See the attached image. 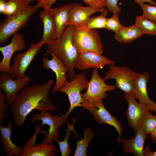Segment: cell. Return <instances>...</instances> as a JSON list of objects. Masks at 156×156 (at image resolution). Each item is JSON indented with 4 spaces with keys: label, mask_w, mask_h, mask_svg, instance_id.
<instances>
[{
    "label": "cell",
    "mask_w": 156,
    "mask_h": 156,
    "mask_svg": "<svg viewBox=\"0 0 156 156\" xmlns=\"http://www.w3.org/2000/svg\"><path fill=\"white\" fill-rule=\"evenodd\" d=\"M53 83L49 80L42 84H35L21 90L17 94L10 105L15 125L21 127L26 117L35 109L41 112L58 110L49 97L50 89Z\"/></svg>",
    "instance_id": "cell-1"
},
{
    "label": "cell",
    "mask_w": 156,
    "mask_h": 156,
    "mask_svg": "<svg viewBox=\"0 0 156 156\" xmlns=\"http://www.w3.org/2000/svg\"><path fill=\"white\" fill-rule=\"evenodd\" d=\"M74 27L72 25L67 26L60 38L53 44H47L46 49L49 54L55 55L63 62L68 69L71 80L76 74L74 68L79 54L72 42Z\"/></svg>",
    "instance_id": "cell-2"
},
{
    "label": "cell",
    "mask_w": 156,
    "mask_h": 156,
    "mask_svg": "<svg viewBox=\"0 0 156 156\" xmlns=\"http://www.w3.org/2000/svg\"><path fill=\"white\" fill-rule=\"evenodd\" d=\"M37 5L25 4L16 14L8 17L0 25V44H4L9 38L23 27L30 17L37 12Z\"/></svg>",
    "instance_id": "cell-3"
},
{
    "label": "cell",
    "mask_w": 156,
    "mask_h": 156,
    "mask_svg": "<svg viewBox=\"0 0 156 156\" xmlns=\"http://www.w3.org/2000/svg\"><path fill=\"white\" fill-rule=\"evenodd\" d=\"M73 45L79 53L92 51L101 54L104 47L97 31L74 26L72 37Z\"/></svg>",
    "instance_id": "cell-4"
},
{
    "label": "cell",
    "mask_w": 156,
    "mask_h": 156,
    "mask_svg": "<svg viewBox=\"0 0 156 156\" xmlns=\"http://www.w3.org/2000/svg\"><path fill=\"white\" fill-rule=\"evenodd\" d=\"M88 82L86 75L79 73L59 90V92H64L68 95L70 104L68 112L63 115L64 124L66 123L67 117L72 110L77 107H81L83 99L81 91L87 89Z\"/></svg>",
    "instance_id": "cell-5"
},
{
    "label": "cell",
    "mask_w": 156,
    "mask_h": 156,
    "mask_svg": "<svg viewBox=\"0 0 156 156\" xmlns=\"http://www.w3.org/2000/svg\"><path fill=\"white\" fill-rule=\"evenodd\" d=\"M109 70L103 78L105 81L113 79L116 80L117 88L125 93L131 95L132 92L134 81L141 73L133 71L126 66H117L114 64L108 66Z\"/></svg>",
    "instance_id": "cell-6"
},
{
    "label": "cell",
    "mask_w": 156,
    "mask_h": 156,
    "mask_svg": "<svg viewBox=\"0 0 156 156\" xmlns=\"http://www.w3.org/2000/svg\"><path fill=\"white\" fill-rule=\"evenodd\" d=\"M103 100L101 99L88 103L82 102L81 107L92 114L94 119L98 123L107 124L115 128L118 134L116 147L120 142L123 131V127L120 121L112 116L106 109Z\"/></svg>",
    "instance_id": "cell-7"
},
{
    "label": "cell",
    "mask_w": 156,
    "mask_h": 156,
    "mask_svg": "<svg viewBox=\"0 0 156 156\" xmlns=\"http://www.w3.org/2000/svg\"><path fill=\"white\" fill-rule=\"evenodd\" d=\"M98 69L93 68L92 77L89 81L87 91L82 94V102L89 103L101 99H105L107 96V92L116 90V85H109L101 78Z\"/></svg>",
    "instance_id": "cell-8"
},
{
    "label": "cell",
    "mask_w": 156,
    "mask_h": 156,
    "mask_svg": "<svg viewBox=\"0 0 156 156\" xmlns=\"http://www.w3.org/2000/svg\"><path fill=\"white\" fill-rule=\"evenodd\" d=\"M43 44L41 40L37 43L31 44L25 52L17 53L14 56V62L9 73L13 78L23 77L26 75V70Z\"/></svg>",
    "instance_id": "cell-9"
},
{
    "label": "cell",
    "mask_w": 156,
    "mask_h": 156,
    "mask_svg": "<svg viewBox=\"0 0 156 156\" xmlns=\"http://www.w3.org/2000/svg\"><path fill=\"white\" fill-rule=\"evenodd\" d=\"M43 111L36 114L33 116L32 122L36 120L41 121L40 126L47 125L49 126L47 129V134L42 140L43 142L47 144H51L53 140L56 142L60 141L58 132V128L64 124V117L63 115L57 114L53 116L48 112Z\"/></svg>",
    "instance_id": "cell-10"
},
{
    "label": "cell",
    "mask_w": 156,
    "mask_h": 156,
    "mask_svg": "<svg viewBox=\"0 0 156 156\" xmlns=\"http://www.w3.org/2000/svg\"><path fill=\"white\" fill-rule=\"evenodd\" d=\"M30 81V78L26 75L23 77L14 79L9 73L1 72L0 75V88L6 94L8 105H11L17 93L25 88Z\"/></svg>",
    "instance_id": "cell-11"
},
{
    "label": "cell",
    "mask_w": 156,
    "mask_h": 156,
    "mask_svg": "<svg viewBox=\"0 0 156 156\" xmlns=\"http://www.w3.org/2000/svg\"><path fill=\"white\" fill-rule=\"evenodd\" d=\"M26 48V44L23 36L18 32L13 35L10 43L0 47L3 59L0 62V72L10 73L11 58L16 51L21 52Z\"/></svg>",
    "instance_id": "cell-12"
},
{
    "label": "cell",
    "mask_w": 156,
    "mask_h": 156,
    "mask_svg": "<svg viewBox=\"0 0 156 156\" xmlns=\"http://www.w3.org/2000/svg\"><path fill=\"white\" fill-rule=\"evenodd\" d=\"M124 97L128 104L125 114L128 123L133 129L135 135L144 115L149 110L145 105L137 103L131 95L125 93Z\"/></svg>",
    "instance_id": "cell-13"
},
{
    "label": "cell",
    "mask_w": 156,
    "mask_h": 156,
    "mask_svg": "<svg viewBox=\"0 0 156 156\" xmlns=\"http://www.w3.org/2000/svg\"><path fill=\"white\" fill-rule=\"evenodd\" d=\"M114 64V61L102 56L101 54L89 51L79 53L75 68L81 70L92 68L101 69L105 66Z\"/></svg>",
    "instance_id": "cell-14"
},
{
    "label": "cell",
    "mask_w": 156,
    "mask_h": 156,
    "mask_svg": "<svg viewBox=\"0 0 156 156\" xmlns=\"http://www.w3.org/2000/svg\"><path fill=\"white\" fill-rule=\"evenodd\" d=\"M150 79L148 73H141L135 80L131 94L140 103L145 105L150 111L156 113V103L150 98L147 91V84Z\"/></svg>",
    "instance_id": "cell-15"
},
{
    "label": "cell",
    "mask_w": 156,
    "mask_h": 156,
    "mask_svg": "<svg viewBox=\"0 0 156 156\" xmlns=\"http://www.w3.org/2000/svg\"><path fill=\"white\" fill-rule=\"evenodd\" d=\"M51 59L49 60L46 56L42 59L43 67L47 70L53 71L56 76V81L53 88L54 93L59 91V90L68 81L66 77V73L68 70L63 62L54 54L51 55Z\"/></svg>",
    "instance_id": "cell-16"
},
{
    "label": "cell",
    "mask_w": 156,
    "mask_h": 156,
    "mask_svg": "<svg viewBox=\"0 0 156 156\" xmlns=\"http://www.w3.org/2000/svg\"><path fill=\"white\" fill-rule=\"evenodd\" d=\"M104 9L90 6L84 7L79 3H72L66 26L72 25L76 27H81L91 15L97 12H101Z\"/></svg>",
    "instance_id": "cell-17"
},
{
    "label": "cell",
    "mask_w": 156,
    "mask_h": 156,
    "mask_svg": "<svg viewBox=\"0 0 156 156\" xmlns=\"http://www.w3.org/2000/svg\"><path fill=\"white\" fill-rule=\"evenodd\" d=\"M135 135L128 139L120 138V142L122 144L123 153H132L135 156H144V141L150 136L142 129L140 126L137 129Z\"/></svg>",
    "instance_id": "cell-18"
},
{
    "label": "cell",
    "mask_w": 156,
    "mask_h": 156,
    "mask_svg": "<svg viewBox=\"0 0 156 156\" xmlns=\"http://www.w3.org/2000/svg\"><path fill=\"white\" fill-rule=\"evenodd\" d=\"M72 6V3L46 9L55 23L57 39L61 37L67 26L66 22Z\"/></svg>",
    "instance_id": "cell-19"
},
{
    "label": "cell",
    "mask_w": 156,
    "mask_h": 156,
    "mask_svg": "<svg viewBox=\"0 0 156 156\" xmlns=\"http://www.w3.org/2000/svg\"><path fill=\"white\" fill-rule=\"evenodd\" d=\"M43 23V33L41 40L44 44H51L57 40L56 28L54 21L47 10H43L39 14Z\"/></svg>",
    "instance_id": "cell-20"
},
{
    "label": "cell",
    "mask_w": 156,
    "mask_h": 156,
    "mask_svg": "<svg viewBox=\"0 0 156 156\" xmlns=\"http://www.w3.org/2000/svg\"><path fill=\"white\" fill-rule=\"evenodd\" d=\"M13 127L10 121H8L6 127L0 125L1 141L4 147V151L8 156H22L23 153V147H20L13 143L11 140Z\"/></svg>",
    "instance_id": "cell-21"
},
{
    "label": "cell",
    "mask_w": 156,
    "mask_h": 156,
    "mask_svg": "<svg viewBox=\"0 0 156 156\" xmlns=\"http://www.w3.org/2000/svg\"><path fill=\"white\" fill-rule=\"evenodd\" d=\"M22 156H53L56 154L55 146L43 142L38 145L26 146L23 147Z\"/></svg>",
    "instance_id": "cell-22"
},
{
    "label": "cell",
    "mask_w": 156,
    "mask_h": 156,
    "mask_svg": "<svg viewBox=\"0 0 156 156\" xmlns=\"http://www.w3.org/2000/svg\"><path fill=\"white\" fill-rule=\"evenodd\" d=\"M144 34L142 31L135 24L127 27L123 26L119 29L114 36L118 42L123 44L129 43Z\"/></svg>",
    "instance_id": "cell-23"
},
{
    "label": "cell",
    "mask_w": 156,
    "mask_h": 156,
    "mask_svg": "<svg viewBox=\"0 0 156 156\" xmlns=\"http://www.w3.org/2000/svg\"><path fill=\"white\" fill-rule=\"evenodd\" d=\"M83 137L77 142L74 156H87L89 143L94 138V132L90 127H86L83 131Z\"/></svg>",
    "instance_id": "cell-24"
},
{
    "label": "cell",
    "mask_w": 156,
    "mask_h": 156,
    "mask_svg": "<svg viewBox=\"0 0 156 156\" xmlns=\"http://www.w3.org/2000/svg\"><path fill=\"white\" fill-rule=\"evenodd\" d=\"M144 34L156 36V22L150 20L142 15L135 17V23Z\"/></svg>",
    "instance_id": "cell-25"
},
{
    "label": "cell",
    "mask_w": 156,
    "mask_h": 156,
    "mask_svg": "<svg viewBox=\"0 0 156 156\" xmlns=\"http://www.w3.org/2000/svg\"><path fill=\"white\" fill-rule=\"evenodd\" d=\"M107 10L104 9L98 16L89 17L81 27L86 29L105 28Z\"/></svg>",
    "instance_id": "cell-26"
},
{
    "label": "cell",
    "mask_w": 156,
    "mask_h": 156,
    "mask_svg": "<svg viewBox=\"0 0 156 156\" xmlns=\"http://www.w3.org/2000/svg\"><path fill=\"white\" fill-rule=\"evenodd\" d=\"M57 0H37V5L43 10L51 7V5ZM86 4L91 7L104 9L105 3L103 0H83Z\"/></svg>",
    "instance_id": "cell-27"
},
{
    "label": "cell",
    "mask_w": 156,
    "mask_h": 156,
    "mask_svg": "<svg viewBox=\"0 0 156 156\" xmlns=\"http://www.w3.org/2000/svg\"><path fill=\"white\" fill-rule=\"evenodd\" d=\"M76 119L73 120L72 124L70 125L68 123H67V128L66 129V135L64 140L62 141H58L59 147L62 156H68L72 151L68 142V140L70 136L72 134V131H75L73 124Z\"/></svg>",
    "instance_id": "cell-28"
},
{
    "label": "cell",
    "mask_w": 156,
    "mask_h": 156,
    "mask_svg": "<svg viewBox=\"0 0 156 156\" xmlns=\"http://www.w3.org/2000/svg\"><path fill=\"white\" fill-rule=\"evenodd\" d=\"M140 127L146 133L150 135L156 127V116L152 114L150 111H147L141 121Z\"/></svg>",
    "instance_id": "cell-29"
},
{
    "label": "cell",
    "mask_w": 156,
    "mask_h": 156,
    "mask_svg": "<svg viewBox=\"0 0 156 156\" xmlns=\"http://www.w3.org/2000/svg\"><path fill=\"white\" fill-rule=\"evenodd\" d=\"M4 15L8 17L19 12L24 4L22 0H7Z\"/></svg>",
    "instance_id": "cell-30"
},
{
    "label": "cell",
    "mask_w": 156,
    "mask_h": 156,
    "mask_svg": "<svg viewBox=\"0 0 156 156\" xmlns=\"http://www.w3.org/2000/svg\"><path fill=\"white\" fill-rule=\"evenodd\" d=\"M118 14H113L110 18H106L105 29L112 31L115 33L119 29L123 26L119 21Z\"/></svg>",
    "instance_id": "cell-31"
},
{
    "label": "cell",
    "mask_w": 156,
    "mask_h": 156,
    "mask_svg": "<svg viewBox=\"0 0 156 156\" xmlns=\"http://www.w3.org/2000/svg\"><path fill=\"white\" fill-rule=\"evenodd\" d=\"M143 11L142 15L156 22V6L142 3L138 4Z\"/></svg>",
    "instance_id": "cell-32"
},
{
    "label": "cell",
    "mask_w": 156,
    "mask_h": 156,
    "mask_svg": "<svg viewBox=\"0 0 156 156\" xmlns=\"http://www.w3.org/2000/svg\"><path fill=\"white\" fill-rule=\"evenodd\" d=\"M6 94L3 91L0 90V123L3 124L4 121L5 114L8 109Z\"/></svg>",
    "instance_id": "cell-33"
},
{
    "label": "cell",
    "mask_w": 156,
    "mask_h": 156,
    "mask_svg": "<svg viewBox=\"0 0 156 156\" xmlns=\"http://www.w3.org/2000/svg\"><path fill=\"white\" fill-rule=\"evenodd\" d=\"M105 1L107 10L113 14H119L122 11L121 8L117 5L118 0H103Z\"/></svg>",
    "instance_id": "cell-34"
},
{
    "label": "cell",
    "mask_w": 156,
    "mask_h": 156,
    "mask_svg": "<svg viewBox=\"0 0 156 156\" xmlns=\"http://www.w3.org/2000/svg\"><path fill=\"white\" fill-rule=\"evenodd\" d=\"M144 156H156V151H151L148 146H146L144 148Z\"/></svg>",
    "instance_id": "cell-35"
},
{
    "label": "cell",
    "mask_w": 156,
    "mask_h": 156,
    "mask_svg": "<svg viewBox=\"0 0 156 156\" xmlns=\"http://www.w3.org/2000/svg\"><path fill=\"white\" fill-rule=\"evenodd\" d=\"M6 0H0V13L1 14H4L7 4Z\"/></svg>",
    "instance_id": "cell-36"
},
{
    "label": "cell",
    "mask_w": 156,
    "mask_h": 156,
    "mask_svg": "<svg viewBox=\"0 0 156 156\" xmlns=\"http://www.w3.org/2000/svg\"><path fill=\"white\" fill-rule=\"evenodd\" d=\"M134 1L138 4L141 3L147 2L151 5L156 6V3L153 0H134Z\"/></svg>",
    "instance_id": "cell-37"
},
{
    "label": "cell",
    "mask_w": 156,
    "mask_h": 156,
    "mask_svg": "<svg viewBox=\"0 0 156 156\" xmlns=\"http://www.w3.org/2000/svg\"><path fill=\"white\" fill-rule=\"evenodd\" d=\"M151 141L153 143H156V127L150 135Z\"/></svg>",
    "instance_id": "cell-38"
},
{
    "label": "cell",
    "mask_w": 156,
    "mask_h": 156,
    "mask_svg": "<svg viewBox=\"0 0 156 156\" xmlns=\"http://www.w3.org/2000/svg\"><path fill=\"white\" fill-rule=\"evenodd\" d=\"M37 0H22L23 3L26 4H29L31 2Z\"/></svg>",
    "instance_id": "cell-39"
},
{
    "label": "cell",
    "mask_w": 156,
    "mask_h": 156,
    "mask_svg": "<svg viewBox=\"0 0 156 156\" xmlns=\"http://www.w3.org/2000/svg\"></svg>",
    "instance_id": "cell-40"
}]
</instances>
